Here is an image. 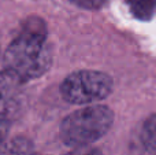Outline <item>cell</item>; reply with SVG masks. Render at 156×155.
I'll use <instances>...</instances> for the list:
<instances>
[{
	"label": "cell",
	"instance_id": "cell-1",
	"mask_svg": "<svg viewBox=\"0 0 156 155\" xmlns=\"http://www.w3.org/2000/svg\"><path fill=\"white\" fill-rule=\"evenodd\" d=\"M3 63L5 70L25 82L38 78L51 67L52 48L43 21L34 18L25 23L22 32L4 51Z\"/></svg>",
	"mask_w": 156,
	"mask_h": 155
},
{
	"label": "cell",
	"instance_id": "cell-4",
	"mask_svg": "<svg viewBox=\"0 0 156 155\" xmlns=\"http://www.w3.org/2000/svg\"><path fill=\"white\" fill-rule=\"evenodd\" d=\"M25 81L8 70L0 71V118L7 121L16 120L25 107Z\"/></svg>",
	"mask_w": 156,
	"mask_h": 155
},
{
	"label": "cell",
	"instance_id": "cell-7",
	"mask_svg": "<svg viewBox=\"0 0 156 155\" xmlns=\"http://www.w3.org/2000/svg\"><path fill=\"white\" fill-rule=\"evenodd\" d=\"M132 14L140 21H149L156 11V0H127Z\"/></svg>",
	"mask_w": 156,
	"mask_h": 155
},
{
	"label": "cell",
	"instance_id": "cell-5",
	"mask_svg": "<svg viewBox=\"0 0 156 155\" xmlns=\"http://www.w3.org/2000/svg\"><path fill=\"white\" fill-rule=\"evenodd\" d=\"M0 155H34V148L26 137H12L0 144Z\"/></svg>",
	"mask_w": 156,
	"mask_h": 155
},
{
	"label": "cell",
	"instance_id": "cell-9",
	"mask_svg": "<svg viewBox=\"0 0 156 155\" xmlns=\"http://www.w3.org/2000/svg\"><path fill=\"white\" fill-rule=\"evenodd\" d=\"M71 155H101L99 150L96 148H92V147H80V148H74L73 154Z\"/></svg>",
	"mask_w": 156,
	"mask_h": 155
},
{
	"label": "cell",
	"instance_id": "cell-3",
	"mask_svg": "<svg viewBox=\"0 0 156 155\" xmlns=\"http://www.w3.org/2000/svg\"><path fill=\"white\" fill-rule=\"evenodd\" d=\"M112 91L108 74L96 70H80L69 74L60 85L63 99L73 104H93L107 98Z\"/></svg>",
	"mask_w": 156,
	"mask_h": 155
},
{
	"label": "cell",
	"instance_id": "cell-6",
	"mask_svg": "<svg viewBox=\"0 0 156 155\" xmlns=\"http://www.w3.org/2000/svg\"><path fill=\"white\" fill-rule=\"evenodd\" d=\"M140 143L147 153L156 155V114H152L143 122L140 131Z\"/></svg>",
	"mask_w": 156,
	"mask_h": 155
},
{
	"label": "cell",
	"instance_id": "cell-2",
	"mask_svg": "<svg viewBox=\"0 0 156 155\" xmlns=\"http://www.w3.org/2000/svg\"><path fill=\"white\" fill-rule=\"evenodd\" d=\"M112 121L114 114L108 107L92 104L71 113L63 120L60 137L70 147H88L107 133Z\"/></svg>",
	"mask_w": 156,
	"mask_h": 155
},
{
	"label": "cell",
	"instance_id": "cell-8",
	"mask_svg": "<svg viewBox=\"0 0 156 155\" xmlns=\"http://www.w3.org/2000/svg\"><path fill=\"white\" fill-rule=\"evenodd\" d=\"M78 7L86 8V10H99L101 8L108 0H70Z\"/></svg>",
	"mask_w": 156,
	"mask_h": 155
},
{
	"label": "cell",
	"instance_id": "cell-10",
	"mask_svg": "<svg viewBox=\"0 0 156 155\" xmlns=\"http://www.w3.org/2000/svg\"><path fill=\"white\" fill-rule=\"evenodd\" d=\"M7 132H8V122L0 118V144L5 140V137H7Z\"/></svg>",
	"mask_w": 156,
	"mask_h": 155
}]
</instances>
